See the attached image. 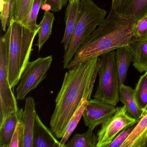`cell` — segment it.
<instances>
[{"mask_svg":"<svg viewBox=\"0 0 147 147\" xmlns=\"http://www.w3.org/2000/svg\"><path fill=\"white\" fill-rule=\"evenodd\" d=\"M115 60L121 87L124 84L126 79L129 66L133 62L132 55L128 46L121 47L116 50Z\"/></svg>","mask_w":147,"mask_h":147,"instance_id":"obj_18","label":"cell"},{"mask_svg":"<svg viewBox=\"0 0 147 147\" xmlns=\"http://www.w3.org/2000/svg\"><path fill=\"white\" fill-rule=\"evenodd\" d=\"M88 101V100L86 98H83L80 106L71 117L66 127L64 136L60 142V147H63L78 125L82 117L83 112L85 111Z\"/></svg>","mask_w":147,"mask_h":147,"instance_id":"obj_22","label":"cell"},{"mask_svg":"<svg viewBox=\"0 0 147 147\" xmlns=\"http://www.w3.org/2000/svg\"><path fill=\"white\" fill-rule=\"evenodd\" d=\"M34 0H11L9 21L21 22L28 15Z\"/></svg>","mask_w":147,"mask_h":147,"instance_id":"obj_19","label":"cell"},{"mask_svg":"<svg viewBox=\"0 0 147 147\" xmlns=\"http://www.w3.org/2000/svg\"><path fill=\"white\" fill-rule=\"evenodd\" d=\"M75 1V0H63V6H66L68 2H69H69H72V1Z\"/></svg>","mask_w":147,"mask_h":147,"instance_id":"obj_30","label":"cell"},{"mask_svg":"<svg viewBox=\"0 0 147 147\" xmlns=\"http://www.w3.org/2000/svg\"><path fill=\"white\" fill-rule=\"evenodd\" d=\"M116 111L115 106L96 98L89 100L82 115L85 124L94 129L109 119Z\"/></svg>","mask_w":147,"mask_h":147,"instance_id":"obj_9","label":"cell"},{"mask_svg":"<svg viewBox=\"0 0 147 147\" xmlns=\"http://www.w3.org/2000/svg\"><path fill=\"white\" fill-rule=\"evenodd\" d=\"M11 0H1V20L2 29L6 30L7 25L9 22Z\"/></svg>","mask_w":147,"mask_h":147,"instance_id":"obj_26","label":"cell"},{"mask_svg":"<svg viewBox=\"0 0 147 147\" xmlns=\"http://www.w3.org/2000/svg\"><path fill=\"white\" fill-rule=\"evenodd\" d=\"M107 12L92 0H80L78 21L68 47L64 52L63 67L67 69L79 47L105 19Z\"/></svg>","mask_w":147,"mask_h":147,"instance_id":"obj_4","label":"cell"},{"mask_svg":"<svg viewBox=\"0 0 147 147\" xmlns=\"http://www.w3.org/2000/svg\"><path fill=\"white\" fill-rule=\"evenodd\" d=\"M100 58L94 57L68 69L55 100L51 119V130L57 138L63 137L71 117L82 99H91L98 74Z\"/></svg>","mask_w":147,"mask_h":147,"instance_id":"obj_1","label":"cell"},{"mask_svg":"<svg viewBox=\"0 0 147 147\" xmlns=\"http://www.w3.org/2000/svg\"><path fill=\"white\" fill-rule=\"evenodd\" d=\"M119 100L125 106L128 113L138 122L142 118L143 110L136 99L134 89L129 86L122 85L120 87Z\"/></svg>","mask_w":147,"mask_h":147,"instance_id":"obj_16","label":"cell"},{"mask_svg":"<svg viewBox=\"0 0 147 147\" xmlns=\"http://www.w3.org/2000/svg\"><path fill=\"white\" fill-rule=\"evenodd\" d=\"M55 19L54 14L51 12L50 11H45L43 18L38 25L39 26L38 32V39L37 45L39 51L51 35Z\"/></svg>","mask_w":147,"mask_h":147,"instance_id":"obj_20","label":"cell"},{"mask_svg":"<svg viewBox=\"0 0 147 147\" xmlns=\"http://www.w3.org/2000/svg\"><path fill=\"white\" fill-rule=\"evenodd\" d=\"M135 97L143 110L147 105V74L145 73L139 78L134 89Z\"/></svg>","mask_w":147,"mask_h":147,"instance_id":"obj_24","label":"cell"},{"mask_svg":"<svg viewBox=\"0 0 147 147\" xmlns=\"http://www.w3.org/2000/svg\"><path fill=\"white\" fill-rule=\"evenodd\" d=\"M100 58L99 80L94 98L116 106L120 101V86L115 50L102 55Z\"/></svg>","mask_w":147,"mask_h":147,"instance_id":"obj_5","label":"cell"},{"mask_svg":"<svg viewBox=\"0 0 147 147\" xmlns=\"http://www.w3.org/2000/svg\"><path fill=\"white\" fill-rule=\"evenodd\" d=\"M111 9L123 18L137 22L147 16V0H112Z\"/></svg>","mask_w":147,"mask_h":147,"instance_id":"obj_10","label":"cell"},{"mask_svg":"<svg viewBox=\"0 0 147 147\" xmlns=\"http://www.w3.org/2000/svg\"><path fill=\"white\" fill-rule=\"evenodd\" d=\"M134 22L111 9L109 15L82 45L68 65V69L87 60L129 45Z\"/></svg>","mask_w":147,"mask_h":147,"instance_id":"obj_2","label":"cell"},{"mask_svg":"<svg viewBox=\"0 0 147 147\" xmlns=\"http://www.w3.org/2000/svg\"><path fill=\"white\" fill-rule=\"evenodd\" d=\"M133 38L136 40H142L147 37V16L133 25Z\"/></svg>","mask_w":147,"mask_h":147,"instance_id":"obj_25","label":"cell"},{"mask_svg":"<svg viewBox=\"0 0 147 147\" xmlns=\"http://www.w3.org/2000/svg\"><path fill=\"white\" fill-rule=\"evenodd\" d=\"M93 130L88 128L83 134H75L63 147H97L98 137L93 133Z\"/></svg>","mask_w":147,"mask_h":147,"instance_id":"obj_21","label":"cell"},{"mask_svg":"<svg viewBox=\"0 0 147 147\" xmlns=\"http://www.w3.org/2000/svg\"><path fill=\"white\" fill-rule=\"evenodd\" d=\"M147 112V106H146V107H145V108H144V110H143V113H142V117Z\"/></svg>","mask_w":147,"mask_h":147,"instance_id":"obj_31","label":"cell"},{"mask_svg":"<svg viewBox=\"0 0 147 147\" xmlns=\"http://www.w3.org/2000/svg\"><path fill=\"white\" fill-rule=\"evenodd\" d=\"M45 1L46 0H34L30 11L26 18L20 23L32 31L38 30L39 26L37 24V18L40 8Z\"/></svg>","mask_w":147,"mask_h":147,"instance_id":"obj_23","label":"cell"},{"mask_svg":"<svg viewBox=\"0 0 147 147\" xmlns=\"http://www.w3.org/2000/svg\"><path fill=\"white\" fill-rule=\"evenodd\" d=\"M0 40V126L7 117L19 110L16 97L12 90L8 76L9 46L11 27Z\"/></svg>","mask_w":147,"mask_h":147,"instance_id":"obj_6","label":"cell"},{"mask_svg":"<svg viewBox=\"0 0 147 147\" xmlns=\"http://www.w3.org/2000/svg\"><path fill=\"white\" fill-rule=\"evenodd\" d=\"M63 6V0H46L41 8L45 11L57 12L61 11Z\"/></svg>","mask_w":147,"mask_h":147,"instance_id":"obj_29","label":"cell"},{"mask_svg":"<svg viewBox=\"0 0 147 147\" xmlns=\"http://www.w3.org/2000/svg\"><path fill=\"white\" fill-rule=\"evenodd\" d=\"M134 125L123 129L119 132L107 147H120L134 129Z\"/></svg>","mask_w":147,"mask_h":147,"instance_id":"obj_27","label":"cell"},{"mask_svg":"<svg viewBox=\"0 0 147 147\" xmlns=\"http://www.w3.org/2000/svg\"><path fill=\"white\" fill-rule=\"evenodd\" d=\"M144 39H147V37L146 38H144V39H142V40H144Z\"/></svg>","mask_w":147,"mask_h":147,"instance_id":"obj_32","label":"cell"},{"mask_svg":"<svg viewBox=\"0 0 147 147\" xmlns=\"http://www.w3.org/2000/svg\"><path fill=\"white\" fill-rule=\"evenodd\" d=\"M147 142V112L140 119L120 147H146Z\"/></svg>","mask_w":147,"mask_h":147,"instance_id":"obj_15","label":"cell"},{"mask_svg":"<svg viewBox=\"0 0 147 147\" xmlns=\"http://www.w3.org/2000/svg\"><path fill=\"white\" fill-rule=\"evenodd\" d=\"M23 142V125L21 120L19 121L13 133L10 147H22Z\"/></svg>","mask_w":147,"mask_h":147,"instance_id":"obj_28","label":"cell"},{"mask_svg":"<svg viewBox=\"0 0 147 147\" xmlns=\"http://www.w3.org/2000/svg\"><path fill=\"white\" fill-rule=\"evenodd\" d=\"M133 58V65L140 73L147 70V39H132L128 46Z\"/></svg>","mask_w":147,"mask_h":147,"instance_id":"obj_14","label":"cell"},{"mask_svg":"<svg viewBox=\"0 0 147 147\" xmlns=\"http://www.w3.org/2000/svg\"><path fill=\"white\" fill-rule=\"evenodd\" d=\"M146 147H147V144H146Z\"/></svg>","mask_w":147,"mask_h":147,"instance_id":"obj_34","label":"cell"},{"mask_svg":"<svg viewBox=\"0 0 147 147\" xmlns=\"http://www.w3.org/2000/svg\"><path fill=\"white\" fill-rule=\"evenodd\" d=\"M137 123L128 113L125 106L116 107L115 113L101 124V128L98 131L97 147H107L121 131Z\"/></svg>","mask_w":147,"mask_h":147,"instance_id":"obj_8","label":"cell"},{"mask_svg":"<svg viewBox=\"0 0 147 147\" xmlns=\"http://www.w3.org/2000/svg\"><path fill=\"white\" fill-rule=\"evenodd\" d=\"M8 24L11 27L8 76L11 87L13 88L18 84L30 62L33 41L38 30L32 31L20 22L13 20H10Z\"/></svg>","mask_w":147,"mask_h":147,"instance_id":"obj_3","label":"cell"},{"mask_svg":"<svg viewBox=\"0 0 147 147\" xmlns=\"http://www.w3.org/2000/svg\"><path fill=\"white\" fill-rule=\"evenodd\" d=\"M80 0H75L68 4L65 11V30L61 41L65 51L67 49L73 36L79 18Z\"/></svg>","mask_w":147,"mask_h":147,"instance_id":"obj_13","label":"cell"},{"mask_svg":"<svg viewBox=\"0 0 147 147\" xmlns=\"http://www.w3.org/2000/svg\"><path fill=\"white\" fill-rule=\"evenodd\" d=\"M52 61L51 55L39 57L29 62L20 77V83L16 89V98L24 99L30 92L36 89L46 77V74Z\"/></svg>","mask_w":147,"mask_h":147,"instance_id":"obj_7","label":"cell"},{"mask_svg":"<svg viewBox=\"0 0 147 147\" xmlns=\"http://www.w3.org/2000/svg\"><path fill=\"white\" fill-rule=\"evenodd\" d=\"M145 73H146V74H147V70L146 71V72H145Z\"/></svg>","mask_w":147,"mask_h":147,"instance_id":"obj_33","label":"cell"},{"mask_svg":"<svg viewBox=\"0 0 147 147\" xmlns=\"http://www.w3.org/2000/svg\"><path fill=\"white\" fill-rule=\"evenodd\" d=\"M37 114L33 133L34 147H60L59 142Z\"/></svg>","mask_w":147,"mask_h":147,"instance_id":"obj_12","label":"cell"},{"mask_svg":"<svg viewBox=\"0 0 147 147\" xmlns=\"http://www.w3.org/2000/svg\"><path fill=\"white\" fill-rule=\"evenodd\" d=\"M23 113V109H19L17 113L9 116L0 126V147H10L17 124L22 119Z\"/></svg>","mask_w":147,"mask_h":147,"instance_id":"obj_17","label":"cell"},{"mask_svg":"<svg viewBox=\"0 0 147 147\" xmlns=\"http://www.w3.org/2000/svg\"><path fill=\"white\" fill-rule=\"evenodd\" d=\"M37 114L34 98L28 97L26 100L25 106L21 120L23 129L22 147H34L33 130Z\"/></svg>","mask_w":147,"mask_h":147,"instance_id":"obj_11","label":"cell"}]
</instances>
